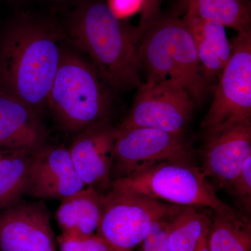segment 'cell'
Instances as JSON below:
<instances>
[{
    "instance_id": "cell-2",
    "label": "cell",
    "mask_w": 251,
    "mask_h": 251,
    "mask_svg": "<svg viewBox=\"0 0 251 251\" xmlns=\"http://www.w3.org/2000/svg\"><path fill=\"white\" fill-rule=\"evenodd\" d=\"M120 21L108 5L95 3L81 15L73 28V38L104 82L120 90L138 88L142 67L136 28Z\"/></svg>"
},
{
    "instance_id": "cell-26",
    "label": "cell",
    "mask_w": 251,
    "mask_h": 251,
    "mask_svg": "<svg viewBox=\"0 0 251 251\" xmlns=\"http://www.w3.org/2000/svg\"><path fill=\"white\" fill-rule=\"evenodd\" d=\"M209 232L208 234H206L202 240H201V243H200L199 246H198L197 250L196 251H209V248H208V239H209Z\"/></svg>"
},
{
    "instance_id": "cell-4",
    "label": "cell",
    "mask_w": 251,
    "mask_h": 251,
    "mask_svg": "<svg viewBox=\"0 0 251 251\" xmlns=\"http://www.w3.org/2000/svg\"><path fill=\"white\" fill-rule=\"evenodd\" d=\"M101 80L83 59L62 53L47 103L63 128L79 133L108 122L111 101Z\"/></svg>"
},
{
    "instance_id": "cell-22",
    "label": "cell",
    "mask_w": 251,
    "mask_h": 251,
    "mask_svg": "<svg viewBox=\"0 0 251 251\" xmlns=\"http://www.w3.org/2000/svg\"><path fill=\"white\" fill-rule=\"evenodd\" d=\"M235 196L247 212L251 209V156L244 163L242 169L226 188Z\"/></svg>"
},
{
    "instance_id": "cell-27",
    "label": "cell",
    "mask_w": 251,
    "mask_h": 251,
    "mask_svg": "<svg viewBox=\"0 0 251 251\" xmlns=\"http://www.w3.org/2000/svg\"><path fill=\"white\" fill-rule=\"evenodd\" d=\"M1 153H0V156H1Z\"/></svg>"
},
{
    "instance_id": "cell-6",
    "label": "cell",
    "mask_w": 251,
    "mask_h": 251,
    "mask_svg": "<svg viewBox=\"0 0 251 251\" xmlns=\"http://www.w3.org/2000/svg\"><path fill=\"white\" fill-rule=\"evenodd\" d=\"M182 206L112 188L105 195L97 234L115 251H132L143 242L153 225L169 219Z\"/></svg>"
},
{
    "instance_id": "cell-19",
    "label": "cell",
    "mask_w": 251,
    "mask_h": 251,
    "mask_svg": "<svg viewBox=\"0 0 251 251\" xmlns=\"http://www.w3.org/2000/svg\"><path fill=\"white\" fill-rule=\"evenodd\" d=\"M36 150H11L7 154H1L0 210L22 201L29 165Z\"/></svg>"
},
{
    "instance_id": "cell-25",
    "label": "cell",
    "mask_w": 251,
    "mask_h": 251,
    "mask_svg": "<svg viewBox=\"0 0 251 251\" xmlns=\"http://www.w3.org/2000/svg\"><path fill=\"white\" fill-rule=\"evenodd\" d=\"M143 0H108V6L114 16L122 20L130 17L141 9Z\"/></svg>"
},
{
    "instance_id": "cell-14",
    "label": "cell",
    "mask_w": 251,
    "mask_h": 251,
    "mask_svg": "<svg viewBox=\"0 0 251 251\" xmlns=\"http://www.w3.org/2000/svg\"><path fill=\"white\" fill-rule=\"evenodd\" d=\"M46 138L34 109L9 94H0V148L36 150L45 145Z\"/></svg>"
},
{
    "instance_id": "cell-24",
    "label": "cell",
    "mask_w": 251,
    "mask_h": 251,
    "mask_svg": "<svg viewBox=\"0 0 251 251\" xmlns=\"http://www.w3.org/2000/svg\"><path fill=\"white\" fill-rule=\"evenodd\" d=\"M159 0H143L139 24L136 28L138 39L159 18Z\"/></svg>"
},
{
    "instance_id": "cell-21",
    "label": "cell",
    "mask_w": 251,
    "mask_h": 251,
    "mask_svg": "<svg viewBox=\"0 0 251 251\" xmlns=\"http://www.w3.org/2000/svg\"><path fill=\"white\" fill-rule=\"evenodd\" d=\"M57 243L60 251H115L108 242L98 234L80 239L60 234Z\"/></svg>"
},
{
    "instance_id": "cell-10",
    "label": "cell",
    "mask_w": 251,
    "mask_h": 251,
    "mask_svg": "<svg viewBox=\"0 0 251 251\" xmlns=\"http://www.w3.org/2000/svg\"><path fill=\"white\" fill-rule=\"evenodd\" d=\"M0 251H57L43 201H20L0 210Z\"/></svg>"
},
{
    "instance_id": "cell-5",
    "label": "cell",
    "mask_w": 251,
    "mask_h": 251,
    "mask_svg": "<svg viewBox=\"0 0 251 251\" xmlns=\"http://www.w3.org/2000/svg\"><path fill=\"white\" fill-rule=\"evenodd\" d=\"M112 188L176 205L202 206L218 214L237 213L218 198L202 171L191 161H165L142 167L112 181Z\"/></svg>"
},
{
    "instance_id": "cell-11",
    "label": "cell",
    "mask_w": 251,
    "mask_h": 251,
    "mask_svg": "<svg viewBox=\"0 0 251 251\" xmlns=\"http://www.w3.org/2000/svg\"><path fill=\"white\" fill-rule=\"evenodd\" d=\"M87 187L79 177L69 149L46 144L34 151L28 171L25 195L62 201Z\"/></svg>"
},
{
    "instance_id": "cell-9",
    "label": "cell",
    "mask_w": 251,
    "mask_h": 251,
    "mask_svg": "<svg viewBox=\"0 0 251 251\" xmlns=\"http://www.w3.org/2000/svg\"><path fill=\"white\" fill-rule=\"evenodd\" d=\"M131 110L120 128H149L182 135L192 116L194 100L183 87L168 82L138 87Z\"/></svg>"
},
{
    "instance_id": "cell-3",
    "label": "cell",
    "mask_w": 251,
    "mask_h": 251,
    "mask_svg": "<svg viewBox=\"0 0 251 251\" xmlns=\"http://www.w3.org/2000/svg\"><path fill=\"white\" fill-rule=\"evenodd\" d=\"M138 54L146 82H168L183 87L201 103L206 79L189 28L183 20L158 18L140 38Z\"/></svg>"
},
{
    "instance_id": "cell-16",
    "label": "cell",
    "mask_w": 251,
    "mask_h": 251,
    "mask_svg": "<svg viewBox=\"0 0 251 251\" xmlns=\"http://www.w3.org/2000/svg\"><path fill=\"white\" fill-rule=\"evenodd\" d=\"M192 34L198 59L206 80L221 75L232 52L224 25L214 21L185 17L183 19Z\"/></svg>"
},
{
    "instance_id": "cell-18",
    "label": "cell",
    "mask_w": 251,
    "mask_h": 251,
    "mask_svg": "<svg viewBox=\"0 0 251 251\" xmlns=\"http://www.w3.org/2000/svg\"><path fill=\"white\" fill-rule=\"evenodd\" d=\"M186 17L214 21L238 33L251 32V14L245 0H188Z\"/></svg>"
},
{
    "instance_id": "cell-12",
    "label": "cell",
    "mask_w": 251,
    "mask_h": 251,
    "mask_svg": "<svg viewBox=\"0 0 251 251\" xmlns=\"http://www.w3.org/2000/svg\"><path fill=\"white\" fill-rule=\"evenodd\" d=\"M117 128L109 122L77 133L69 149L77 175L86 186L98 191L111 189L113 146Z\"/></svg>"
},
{
    "instance_id": "cell-20",
    "label": "cell",
    "mask_w": 251,
    "mask_h": 251,
    "mask_svg": "<svg viewBox=\"0 0 251 251\" xmlns=\"http://www.w3.org/2000/svg\"><path fill=\"white\" fill-rule=\"evenodd\" d=\"M209 251H251V221L242 214L213 212Z\"/></svg>"
},
{
    "instance_id": "cell-8",
    "label": "cell",
    "mask_w": 251,
    "mask_h": 251,
    "mask_svg": "<svg viewBox=\"0 0 251 251\" xmlns=\"http://www.w3.org/2000/svg\"><path fill=\"white\" fill-rule=\"evenodd\" d=\"M191 161L182 135L149 128H119L113 146L111 176L125 177L142 167L165 161Z\"/></svg>"
},
{
    "instance_id": "cell-7",
    "label": "cell",
    "mask_w": 251,
    "mask_h": 251,
    "mask_svg": "<svg viewBox=\"0 0 251 251\" xmlns=\"http://www.w3.org/2000/svg\"><path fill=\"white\" fill-rule=\"evenodd\" d=\"M231 45L230 57L202 122L206 133L251 123V32L238 33Z\"/></svg>"
},
{
    "instance_id": "cell-17",
    "label": "cell",
    "mask_w": 251,
    "mask_h": 251,
    "mask_svg": "<svg viewBox=\"0 0 251 251\" xmlns=\"http://www.w3.org/2000/svg\"><path fill=\"white\" fill-rule=\"evenodd\" d=\"M212 214L202 206H183L167 219V238L171 251H196L210 230Z\"/></svg>"
},
{
    "instance_id": "cell-1",
    "label": "cell",
    "mask_w": 251,
    "mask_h": 251,
    "mask_svg": "<svg viewBox=\"0 0 251 251\" xmlns=\"http://www.w3.org/2000/svg\"><path fill=\"white\" fill-rule=\"evenodd\" d=\"M62 53L58 39L46 28L20 25L11 29L0 47V81L4 93L36 112L47 103Z\"/></svg>"
},
{
    "instance_id": "cell-23",
    "label": "cell",
    "mask_w": 251,
    "mask_h": 251,
    "mask_svg": "<svg viewBox=\"0 0 251 251\" xmlns=\"http://www.w3.org/2000/svg\"><path fill=\"white\" fill-rule=\"evenodd\" d=\"M166 220L153 225L138 251H171L166 233Z\"/></svg>"
},
{
    "instance_id": "cell-15",
    "label": "cell",
    "mask_w": 251,
    "mask_h": 251,
    "mask_svg": "<svg viewBox=\"0 0 251 251\" xmlns=\"http://www.w3.org/2000/svg\"><path fill=\"white\" fill-rule=\"evenodd\" d=\"M105 195L93 186H87L62 200L56 211L61 234L77 239L97 234Z\"/></svg>"
},
{
    "instance_id": "cell-13",
    "label": "cell",
    "mask_w": 251,
    "mask_h": 251,
    "mask_svg": "<svg viewBox=\"0 0 251 251\" xmlns=\"http://www.w3.org/2000/svg\"><path fill=\"white\" fill-rule=\"evenodd\" d=\"M206 134L201 171L218 188H226L251 156V123L231 126Z\"/></svg>"
}]
</instances>
